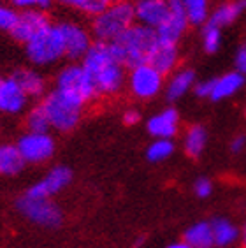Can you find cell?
I'll list each match as a JSON object with an SVG mask.
<instances>
[{
  "mask_svg": "<svg viewBox=\"0 0 246 248\" xmlns=\"http://www.w3.org/2000/svg\"><path fill=\"white\" fill-rule=\"evenodd\" d=\"M81 63L93 78L100 97L118 95L123 86L127 85L125 67L116 58L109 43L95 41L88 53L83 57Z\"/></svg>",
  "mask_w": 246,
  "mask_h": 248,
  "instance_id": "cell-1",
  "label": "cell"
},
{
  "mask_svg": "<svg viewBox=\"0 0 246 248\" xmlns=\"http://www.w3.org/2000/svg\"><path fill=\"white\" fill-rule=\"evenodd\" d=\"M109 44L122 65L125 69H132L150 60V55L158 44V35L155 29L144 27L141 23H134L130 29H127L118 39H114Z\"/></svg>",
  "mask_w": 246,
  "mask_h": 248,
  "instance_id": "cell-2",
  "label": "cell"
},
{
  "mask_svg": "<svg viewBox=\"0 0 246 248\" xmlns=\"http://www.w3.org/2000/svg\"><path fill=\"white\" fill-rule=\"evenodd\" d=\"M136 23L134 2L130 0H113L100 15L92 18V35L100 43H113L127 29Z\"/></svg>",
  "mask_w": 246,
  "mask_h": 248,
  "instance_id": "cell-3",
  "label": "cell"
},
{
  "mask_svg": "<svg viewBox=\"0 0 246 248\" xmlns=\"http://www.w3.org/2000/svg\"><path fill=\"white\" fill-rule=\"evenodd\" d=\"M41 106L46 111L51 129L58 130V132H71L76 129L86 108L79 100L62 93L57 88L47 92L41 100Z\"/></svg>",
  "mask_w": 246,
  "mask_h": 248,
  "instance_id": "cell-4",
  "label": "cell"
},
{
  "mask_svg": "<svg viewBox=\"0 0 246 248\" xmlns=\"http://www.w3.org/2000/svg\"><path fill=\"white\" fill-rule=\"evenodd\" d=\"M25 53L33 65L44 67L57 63L65 57V44L58 23H49L25 44Z\"/></svg>",
  "mask_w": 246,
  "mask_h": 248,
  "instance_id": "cell-5",
  "label": "cell"
},
{
  "mask_svg": "<svg viewBox=\"0 0 246 248\" xmlns=\"http://www.w3.org/2000/svg\"><path fill=\"white\" fill-rule=\"evenodd\" d=\"M57 90L62 93L79 100L81 104H90L100 97L97 86H95L93 78L86 71L83 63H69L58 72L57 76Z\"/></svg>",
  "mask_w": 246,
  "mask_h": 248,
  "instance_id": "cell-6",
  "label": "cell"
},
{
  "mask_svg": "<svg viewBox=\"0 0 246 248\" xmlns=\"http://www.w3.org/2000/svg\"><path fill=\"white\" fill-rule=\"evenodd\" d=\"M16 208L32 224L47 227V229L58 227L62 224V220H63V213H62L60 206L53 199L30 197L25 194V196H21L16 201Z\"/></svg>",
  "mask_w": 246,
  "mask_h": 248,
  "instance_id": "cell-7",
  "label": "cell"
},
{
  "mask_svg": "<svg viewBox=\"0 0 246 248\" xmlns=\"http://www.w3.org/2000/svg\"><path fill=\"white\" fill-rule=\"evenodd\" d=\"M164 74L152 63H141L132 69H128L127 74V86L130 93L136 99L150 100L156 97L164 88Z\"/></svg>",
  "mask_w": 246,
  "mask_h": 248,
  "instance_id": "cell-8",
  "label": "cell"
},
{
  "mask_svg": "<svg viewBox=\"0 0 246 248\" xmlns=\"http://www.w3.org/2000/svg\"><path fill=\"white\" fill-rule=\"evenodd\" d=\"M16 146L27 164L46 162L57 150V143L49 136V132H30V130L18 139Z\"/></svg>",
  "mask_w": 246,
  "mask_h": 248,
  "instance_id": "cell-9",
  "label": "cell"
},
{
  "mask_svg": "<svg viewBox=\"0 0 246 248\" xmlns=\"http://www.w3.org/2000/svg\"><path fill=\"white\" fill-rule=\"evenodd\" d=\"M62 30V37L65 44V57L71 60H83L92 44L95 43L93 35L85 25L77 21H62L58 23Z\"/></svg>",
  "mask_w": 246,
  "mask_h": 248,
  "instance_id": "cell-10",
  "label": "cell"
},
{
  "mask_svg": "<svg viewBox=\"0 0 246 248\" xmlns=\"http://www.w3.org/2000/svg\"><path fill=\"white\" fill-rule=\"evenodd\" d=\"M190 23L183 7V0H169V15L166 21L156 29L158 41L167 44H178L188 30Z\"/></svg>",
  "mask_w": 246,
  "mask_h": 248,
  "instance_id": "cell-11",
  "label": "cell"
},
{
  "mask_svg": "<svg viewBox=\"0 0 246 248\" xmlns=\"http://www.w3.org/2000/svg\"><path fill=\"white\" fill-rule=\"evenodd\" d=\"M72 182V171L67 166H55L46 176H43L37 183H33L29 190L25 192L30 197H44L53 199L58 192H62Z\"/></svg>",
  "mask_w": 246,
  "mask_h": 248,
  "instance_id": "cell-12",
  "label": "cell"
},
{
  "mask_svg": "<svg viewBox=\"0 0 246 248\" xmlns=\"http://www.w3.org/2000/svg\"><path fill=\"white\" fill-rule=\"evenodd\" d=\"M29 106V95L19 86L13 74L0 79V113L2 115H19Z\"/></svg>",
  "mask_w": 246,
  "mask_h": 248,
  "instance_id": "cell-13",
  "label": "cell"
},
{
  "mask_svg": "<svg viewBox=\"0 0 246 248\" xmlns=\"http://www.w3.org/2000/svg\"><path fill=\"white\" fill-rule=\"evenodd\" d=\"M51 23L46 11H19L18 21L11 32L13 39L21 44H27L33 35H37L43 29Z\"/></svg>",
  "mask_w": 246,
  "mask_h": 248,
  "instance_id": "cell-14",
  "label": "cell"
},
{
  "mask_svg": "<svg viewBox=\"0 0 246 248\" xmlns=\"http://www.w3.org/2000/svg\"><path fill=\"white\" fill-rule=\"evenodd\" d=\"M134 13L136 23L156 30L169 15V0H136Z\"/></svg>",
  "mask_w": 246,
  "mask_h": 248,
  "instance_id": "cell-15",
  "label": "cell"
},
{
  "mask_svg": "<svg viewBox=\"0 0 246 248\" xmlns=\"http://www.w3.org/2000/svg\"><path fill=\"white\" fill-rule=\"evenodd\" d=\"M180 113L174 108H166L148 120L146 129L155 139H172L180 130Z\"/></svg>",
  "mask_w": 246,
  "mask_h": 248,
  "instance_id": "cell-16",
  "label": "cell"
},
{
  "mask_svg": "<svg viewBox=\"0 0 246 248\" xmlns=\"http://www.w3.org/2000/svg\"><path fill=\"white\" fill-rule=\"evenodd\" d=\"M148 63H152L155 69H158L164 76L172 74L178 69V63H180V49H178V44H167L158 41L153 53L150 55Z\"/></svg>",
  "mask_w": 246,
  "mask_h": 248,
  "instance_id": "cell-17",
  "label": "cell"
},
{
  "mask_svg": "<svg viewBox=\"0 0 246 248\" xmlns=\"http://www.w3.org/2000/svg\"><path fill=\"white\" fill-rule=\"evenodd\" d=\"M243 85H245V76L241 72L231 71L225 72L222 76L213 78V92H211V97L209 99L218 102V100H225L229 97L236 95L237 92L241 90Z\"/></svg>",
  "mask_w": 246,
  "mask_h": 248,
  "instance_id": "cell-18",
  "label": "cell"
},
{
  "mask_svg": "<svg viewBox=\"0 0 246 248\" xmlns=\"http://www.w3.org/2000/svg\"><path fill=\"white\" fill-rule=\"evenodd\" d=\"M195 83V72L192 69H176L166 85V97L170 102L180 100L194 88Z\"/></svg>",
  "mask_w": 246,
  "mask_h": 248,
  "instance_id": "cell-19",
  "label": "cell"
},
{
  "mask_svg": "<svg viewBox=\"0 0 246 248\" xmlns=\"http://www.w3.org/2000/svg\"><path fill=\"white\" fill-rule=\"evenodd\" d=\"M13 78L19 83L29 99H39L46 95V79L41 72L33 69H18L13 72Z\"/></svg>",
  "mask_w": 246,
  "mask_h": 248,
  "instance_id": "cell-20",
  "label": "cell"
},
{
  "mask_svg": "<svg viewBox=\"0 0 246 248\" xmlns=\"http://www.w3.org/2000/svg\"><path fill=\"white\" fill-rule=\"evenodd\" d=\"M246 11V0H232L225 4L218 5L216 9L211 13L208 23L215 25L218 29H223L227 25H232L239 16Z\"/></svg>",
  "mask_w": 246,
  "mask_h": 248,
  "instance_id": "cell-21",
  "label": "cell"
},
{
  "mask_svg": "<svg viewBox=\"0 0 246 248\" xmlns=\"http://www.w3.org/2000/svg\"><path fill=\"white\" fill-rule=\"evenodd\" d=\"M183 239L194 248H213L215 239H213V227H211V222L200 220V222L192 224L188 229L184 231Z\"/></svg>",
  "mask_w": 246,
  "mask_h": 248,
  "instance_id": "cell-22",
  "label": "cell"
},
{
  "mask_svg": "<svg viewBox=\"0 0 246 248\" xmlns=\"http://www.w3.org/2000/svg\"><path fill=\"white\" fill-rule=\"evenodd\" d=\"M206 144H208V132H206V129L199 124L190 125L183 136L184 153L192 158H197L202 155Z\"/></svg>",
  "mask_w": 246,
  "mask_h": 248,
  "instance_id": "cell-23",
  "label": "cell"
},
{
  "mask_svg": "<svg viewBox=\"0 0 246 248\" xmlns=\"http://www.w3.org/2000/svg\"><path fill=\"white\" fill-rule=\"evenodd\" d=\"M25 160L16 144H0V174L15 176L25 167Z\"/></svg>",
  "mask_w": 246,
  "mask_h": 248,
  "instance_id": "cell-24",
  "label": "cell"
},
{
  "mask_svg": "<svg viewBox=\"0 0 246 248\" xmlns=\"http://www.w3.org/2000/svg\"><path fill=\"white\" fill-rule=\"evenodd\" d=\"M211 227H213V239L215 247L227 248L234 245L239 239V229L236 224H232L229 218H215L211 220Z\"/></svg>",
  "mask_w": 246,
  "mask_h": 248,
  "instance_id": "cell-25",
  "label": "cell"
},
{
  "mask_svg": "<svg viewBox=\"0 0 246 248\" xmlns=\"http://www.w3.org/2000/svg\"><path fill=\"white\" fill-rule=\"evenodd\" d=\"M183 7L190 25L204 27V25L208 23L209 16H211L209 0H183Z\"/></svg>",
  "mask_w": 246,
  "mask_h": 248,
  "instance_id": "cell-26",
  "label": "cell"
},
{
  "mask_svg": "<svg viewBox=\"0 0 246 248\" xmlns=\"http://www.w3.org/2000/svg\"><path fill=\"white\" fill-rule=\"evenodd\" d=\"M57 2L79 11L86 16H92V18L100 15L108 5L113 4V0H57Z\"/></svg>",
  "mask_w": 246,
  "mask_h": 248,
  "instance_id": "cell-27",
  "label": "cell"
},
{
  "mask_svg": "<svg viewBox=\"0 0 246 248\" xmlns=\"http://www.w3.org/2000/svg\"><path fill=\"white\" fill-rule=\"evenodd\" d=\"M174 153L172 139H155L146 148V158L150 162H164Z\"/></svg>",
  "mask_w": 246,
  "mask_h": 248,
  "instance_id": "cell-28",
  "label": "cell"
},
{
  "mask_svg": "<svg viewBox=\"0 0 246 248\" xmlns=\"http://www.w3.org/2000/svg\"><path fill=\"white\" fill-rule=\"evenodd\" d=\"M27 127L30 132H47L51 129L49 120H47L46 111L43 109V106L39 104L27 113Z\"/></svg>",
  "mask_w": 246,
  "mask_h": 248,
  "instance_id": "cell-29",
  "label": "cell"
},
{
  "mask_svg": "<svg viewBox=\"0 0 246 248\" xmlns=\"http://www.w3.org/2000/svg\"><path fill=\"white\" fill-rule=\"evenodd\" d=\"M222 46V29L206 23L202 27V48L206 53H216Z\"/></svg>",
  "mask_w": 246,
  "mask_h": 248,
  "instance_id": "cell-30",
  "label": "cell"
},
{
  "mask_svg": "<svg viewBox=\"0 0 246 248\" xmlns=\"http://www.w3.org/2000/svg\"><path fill=\"white\" fill-rule=\"evenodd\" d=\"M19 11L15 9L13 5L0 4V30L2 32H13L16 21H18Z\"/></svg>",
  "mask_w": 246,
  "mask_h": 248,
  "instance_id": "cell-31",
  "label": "cell"
},
{
  "mask_svg": "<svg viewBox=\"0 0 246 248\" xmlns=\"http://www.w3.org/2000/svg\"><path fill=\"white\" fill-rule=\"evenodd\" d=\"M11 5L18 11H47L53 0H11Z\"/></svg>",
  "mask_w": 246,
  "mask_h": 248,
  "instance_id": "cell-32",
  "label": "cell"
},
{
  "mask_svg": "<svg viewBox=\"0 0 246 248\" xmlns=\"http://www.w3.org/2000/svg\"><path fill=\"white\" fill-rule=\"evenodd\" d=\"M194 192L197 197L206 199V197H209L211 192H213V183H211L209 178H197L194 183Z\"/></svg>",
  "mask_w": 246,
  "mask_h": 248,
  "instance_id": "cell-33",
  "label": "cell"
},
{
  "mask_svg": "<svg viewBox=\"0 0 246 248\" xmlns=\"http://www.w3.org/2000/svg\"><path fill=\"white\" fill-rule=\"evenodd\" d=\"M213 92V78L211 79H204V81H197L194 86V93L199 99H209Z\"/></svg>",
  "mask_w": 246,
  "mask_h": 248,
  "instance_id": "cell-34",
  "label": "cell"
},
{
  "mask_svg": "<svg viewBox=\"0 0 246 248\" xmlns=\"http://www.w3.org/2000/svg\"><path fill=\"white\" fill-rule=\"evenodd\" d=\"M234 67L237 72H241L243 76H246V41L237 48L236 57H234Z\"/></svg>",
  "mask_w": 246,
  "mask_h": 248,
  "instance_id": "cell-35",
  "label": "cell"
},
{
  "mask_svg": "<svg viewBox=\"0 0 246 248\" xmlns=\"http://www.w3.org/2000/svg\"><path fill=\"white\" fill-rule=\"evenodd\" d=\"M139 120H141V115L138 109H127L123 113V124L125 125H136L139 124Z\"/></svg>",
  "mask_w": 246,
  "mask_h": 248,
  "instance_id": "cell-36",
  "label": "cell"
},
{
  "mask_svg": "<svg viewBox=\"0 0 246 248\" xmlns=\"http://www.w3.org/2000/svg\"><path fill=\"white\" fill-rule=\"evenodd\" d=\"M245 146H246V138H245V136H241V134H239V136H236V138L231 141V144H229V148H231L232 153L243 152V150H245Z\"/></svg>",
  "mask_w": 246,
  "mask_h": 248,
  "instance_id": "cell-37",
  "label": "cell"
},
{
  "mask_svg": "<svg viewBox=\"0 0 246 248\" xmlns=\"http://www.w3.org/2000/svg\"><path fill=\"white\" fill-rule=\"evenodd\" d=\"M166 248H194V247H190L184 239H181V241H174V243H169Z\"/></svg>",
  "mask_w": 246,
  "mask_h": 248,
  "instance_id": "cell-38",
  "label": "cell"
},
{
  "mask_svg": "<svg viewBox=\"0 0 246 248\" xmlns=\"http://www.w3.org/2000/svg\"><path fill=\"white\" fill-rule=\"evenodd\" d=\"M243 248H246V227H245V231H243Z\"/></svg>",
  "mask_w": 246,
  "mask_h": 248,
  "instance_id": "cell-39",
  "label": "cell"
},
{
  "mask_svg": "<svg viewBox=\"0 0 246 248\" xmlns=\"http://www.w3.org/2000/svg\"><path fill=\"white\" fill-rule=\"evenodd\" d=\"M0 79H2V78H0Z\"/></svg>",
  "mask_w": 246,
  "mask_h": 248,
  "instance_id": "cell-40",
  "label": "cell"
}]
</instances>
